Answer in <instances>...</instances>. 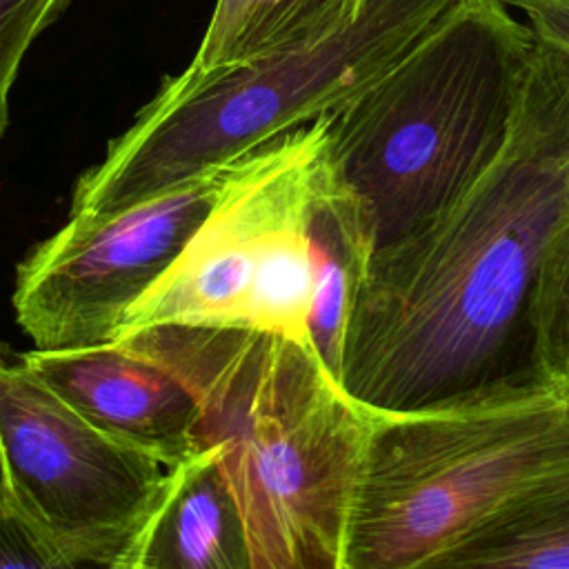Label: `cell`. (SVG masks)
Instances as JSON below:
<instances>
[{
  "instance_id": "6",
  "label": "cell",
  "mask_w": 569,
  "mask_h": 569,
  "mask_svg": "<svg viewBox=\"0 0 569 569\" xmlns=\"http://www.w3.org/2000/svg\"><path fill=\"white\" fill-rule=\"evenodd\" d=\"M331 116L236 158L218 198L122 331L191 325L242 329L309 349L313 253L309 191Z\"/></svg>"
},
{
  "instance_id": "13",
  "label": "cell",
  "mask_w": 569,
  "mask_h": 569,
  "mask_svg": "<svg viewBox=\"0 0 569 569\" xmlns=\"http://www.w3.org/2000/svg\"><path fill=\"white\" fill-rule=\"evenodd\" d=\"M362 4L365 0H258L231 64L331 36L353 22Z\"/></svg>"
},
{
  "instance_id": "16",
  "label": "cell",
  "mask_w": 569,
  "mask_h": 569,
  "mask_svg": "<svg viewBox=\"0 0 569 569\" xmlns=\"http://www.w3.org/2000/svg\"><path fill=\"white\" fill-rule=\"evenodd\" d=\"M256 7L258 0H216L200 47L187 69L191 73H207L229 67L236 60Z\"/></svg>"
},
{
  "instance_id": "2",
  "label": "cell",
  "mask_w": 569,
  "mask_h": 569,
  "mask_svg": "<svg viewBox=\"0 0 569 569\" xmlns=\"http://www.w3.org/2000/svg\"><path fill=\"white\" fill-rule=\"evenodd\" d=\"M118 340L196 398L202 447L216 449L253 569H345L371 413L313 353L276 336L191 325Z\"/></svg>"
},
{
  "instance_id": "7",
  "label": "cell",
  "mask_w": 569,
  "mask_h": 569,
  "mask_svg": "<svg viewBox=\"0 0 569 569\" xmlns=\"http://www.w3.org/2000/svg\"><path fill=\"white\" fill-rule=\"evenodd\" d=\"M0 465L9 511L93 569L124 547L169 471L91 427L20 360H0Z\"/></svg>"
},
{
  "instance_id": "17",
  "label": "cell",
  "mask_w": 569,
  "mask_h": 569,
  "mask_svg": "<svg viewBox=\"0 0 569 569\" xmlns=\"http://www.w3.org/2000/svg\"><path fill=\"white\" fill-rule=\"evenodd\" d=\"M0 569H82L44 547L11 511L0 513Z\"/></svg>"
},
{
  "instance_id": "11",
  "label": "cell",
  "mask_w": 569,
  "mask_h": 569,
  "mask_svg": "<svg viewBox=\"0 0 569 569\" xmlns=\"http://www.w3.org/2000/svg\"><path fill=\"white\" fill-rule=\"evenodd\" d=\"M327 149L313 169L307 211L313 253L309 347L340 385L347 329L373 256V242L356 198L333 173Z\"/></svg>"
},
{
  "instance_id": "14",
  "label": "cell",
  "mask_w": 569,
  "mask_h": 569,
  "mask_svg": "<svg viewBox=\"0 0 569 569\" xmlns=\"http://www.w3.org/2000/svg\"><path fill=\"white\" fill-rule=\"evenodd\" d=\"M531 365L545 373L569 371V218L553 233L529 302Z\"/></svg>"
},
{
  "instance_id": "10",
  "label": "cell",
  "mask_w": 569,
  "mask_h": 569,
  "mask_svg": "<svg viewBox=\"0 0 569 569\" xmlns=\"http://www.w3.org/2000/svg\"><path fill=\"white\" fill-rule=\"evenodd\" d=\"M102 569H253L213 447L169 467L147 516Z\"/></svg>"
},
{
  "instance_id": "4",
  "label": "cell",
  "mask_w": 569,
  "mask_h": 569,
  "mask_svg": "<svg viewBox=\"0 0 569 569\" xmlns=\"http://www.w3.org/2000/svg\"><path fill=\"white\" fill-rule=\"evenodd\" d=\"M569 485V371H531L418 411L371 413L345 569H418Z\"/></svg>"
},
{
  "instance_id": "8",
  "label": "cell",
  "mask_w": 569,
  "mask_h": 569,
  "mask_svg": "<svg viewBox=\"0 0 569 569\" xmlns=\"http://www.w3.org/2000/svg\"><path fill=\"white\" fill-rule=\"evenodd\" d=\"M231 162L109 216H69L36 244L16 269L13 289L16 320L33 347L118 338L133 305L211 211Z\"/></svg>"
},
{
  "instance_id": "1",
  "label": "cell",
  "mask_w": 569,
  "mask_h": 569,
  "mask_svg": "<svg viewBox=\"0 0 569 569\" xmlns=\"http://www.w3.org/2000/svg\"><path fill=\"white\" fill-rule=\"evenodd\" d=\"M569 218V58L536 42L511 133L431 224L371 256L340 367L342 391L387 416L536 371L529 302Z\"/></svg>"
},
{
  "instance_id": "18",
  "label": "cell",
  "mask_w": 569,
  "mask_h": 569,
  "mask_svg": "<svg viewBox=\"0 0 569 569\" xmlns=\"http://www.w3.org/2000/svg\"><path fill=\"white\" fill-rule=\"evenodd\" d=\"M527 20L533 40L569 58V0H502Z\"/></svg>"
},
{
  "instance_id": "9",
  "label": "cell",
  "mask_w": 569,
  "mask_h": 569,
  "mask_svg": "<svg viewBox=\"0 0 569 569\" xmlns=\"http://www.w3.org/2000/svg\"><path fill=\"white\" fill-rule=\"evenodd\" d=\"M18 360L91 427L167 469L202 449L198 402L184 382L118 338L33 347Z\"/></svg>"
},
{
  "instance_id": "3",
  "label": "cell",
  "mask_w": 569,
  "mask_h": 569,
  "mask_svg": "<svg viewBox=\"0 0 569 569\" xmlns=\"http://www.w3.org/2000/svg\"><path fill=\"white\" fill-rule=\"evenodd\" d=\"M533 47L502 0H453L385 78L331 116L329 162L373 253L440 218L498 158Z\"/></svg>"
},
{
  "instance_id": "5",
  "label": "cell",
  "mask_w": 569,
  "mask_h": 569,
  "mask_svg": "<svg viewBox=\"0 0 569 569\" xmlns=\"http://www.w3.org/2000/svg\"><path fill=\"white\" fill-rule=\"evenodd\" d=\"M453 0H365L331 36L207 73L167 78L73 189L71 213L100 218L273 138L338 113L385 78Z\"/></svg>"
},
{
  "instance_id": "19",
  "label": "cell",
  "mask_w": 569,
  "mask_h": 569,
  "mask_svg": "<svg viewBox=\"0 0 569 569\" xmlns=\"http://www.w3.org/2000/svg\"><path fill=\"white\" fill-rule=\"evenodd\" d=\"M9 511V500H7V489H4V478H2V465H0V513Z\"/></svg>"
},
{
  "instance_id": "15",
  "label": "cell",
  "mask_w": 569,
  "mask_h": 569,
  "mask_svg": "<svg viewBox=\"0 0 569 569\" xmlns=\"http://www.w3.org/2000/svg\"><path fill=\"white\" fill-rule=\"evenodd\" d=\"M69 4L71 0H0V140L9 127V96L31 44Z\"/></svg>"
},
{
  "instance_id": "12",
  "label": "cell",
  "mask_w": 569,
  "mask_h": 569,
  "mask_svg": "<svg viewBox=\"0 0 569 569\" xmlns=\"http://www.w3.org/2000/svg\"><path fill=\"white\" fill-rule=\"evenodd\" d=\"M418 569H569V485L473 531Z\"/></svg>"
}]
</instances>
